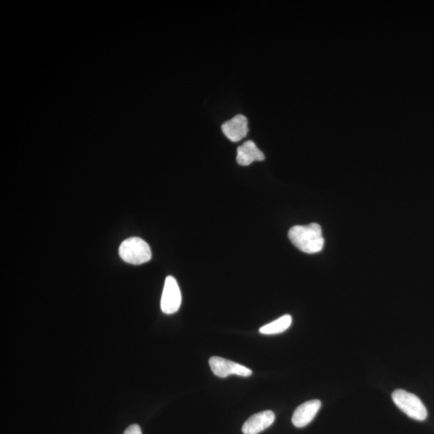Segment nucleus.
Listing matches in <instances>:
<instances>
[{"mask_svg": "<svg viewBox=\"0 0 434 434\" xmlns=\"http://www.w3.org/2000/svg\"><path fill=\"white\" fill-rule=\"evenodd\" d=\"M124 434H142L141 428L139 425H131L124 431Z\"/></svg>", "mask_w": 434, "mask_h": 434, "instance_id": "9b49d317", "label": "nucleus"}, {"mask_svg": "<svg viewBox=\"0 0 434 434\" xmlns=\"http://www.w3.org/2000/svg\"><path fill=\"white\" fill-rule=\"evenodd\" d=\"M392 398L395 405L408 417L416 421H425L428 412L420 398L412 393L402 390L392 392Z\"/></svg>", "mask_w": 434, "mask_h": 434, "instance_id": "f03ea898", "label": "nucleus"}, {"mask_svg": "<svg viewBox=\"0 0 434 434\" xmlns=\"http://www.w3.org/2000/svg\"><path fill=\"white\" fill-rule=\"evenodd\" d=\"M181 292L177 281L168 276L165 280L161 299V310L163 313L172 315L177 312L181 305Z\"/></svg>", "mask_w": 434, "mask_h": 434, "instance_id": "20e7f679", "label": "nucleus"}, {"mask_svg": "<svg viewBox=\"0 0 434 434\" xmlns=\"http://www.w3.org/2000/svg\"><path fill=\"white\" fill-rule=\"evenodd\" d=\"M288 237L291 243L305 253H319L324 246L322 228L317 223L294 226L290 229Z\"/></svg>", "mask_w": 434, "mask_h": 434, "instance_id": "f257e3e1", "label": "nucleus"}, {"mask_svg": "<svg viewBox=\"0 0 434 434\" xmlns=\"http://www.w3.org/2000/svg\"><path fill=\"white\" fill-rule=\"evenodd\" d=\"M209 365L214 374L218 377L226 378L228 376L237 375L248 377L252 375V370L237 362H233L222 357L213 356L209 360Z\"/></svg>", "mask_w": 434, "mask_h": 434, "instance_id": "39448f33", "label": "nucleus"}, {"mask_svg": "<svg viewBox=\"0 0 434 434\" xmlns=\"http://www.w3.org/2000/svg\"><path fill=\"white\" fill-rule=\"evenodd\" d=\"M275 421V415L270 410L260 412L250 417L242 426L244 434H258L267 430Z\"/></svg>", "mask_w": 434, "mask_h": 434, "instance_id": "6e6552de", "label": "nucleus"}, {"mask_svg": "<svg viewBox=\"0 0 434 434\" xmlns=\"http://www.w3.org/2000/svg\"><path fill=\"white\" fill-rule=\"evenodd\" d=\"M291 324H292V317L290 315H285L272 323L263 326L259 329V333L263 335L283 333L290 328Z\"/></svg>", "mask_w": 434, "mask_h": 434, "instance_id": "9d476101", "label": "nucleus"}, {"mask_svg": "<svg viewBox=\"0 0 434 434\" xmlns=\"http://www.w3.org/2000/svg\"><path fill=\"white\" fill-rule=\"evenodd\" d=\"M322 406L319 400H312L303 403L296 408L293 417L292 423L295 427H305L314 420Z\"/></svg>", "mask_w": 434, "mask_h": 434, "instance_id": "423d86ee", "label": "nucleus"}, {"mask_svg": "<svg viewBox=\"0 0 434 434\" xmlns=\"http://www.w3.org/2000/svg\"><path fill=\"white\" fill-rule=\"evenodd\" d=\"M119 255L124 262L132 265L144 264L152 256L149 244L140 237L125 240L119 247Z\"/></svg>", "mask_w": 434, "mask_h": 434, "instance_id": "7ed1b4c3", "label": "nucleus"}, {"mask_svg": "<svg viewBox=\"0 0 434 434\" xmlns=\"http://www.w3.org/2000/svg\"><path fill=\"white\" fill-rule=\"evenodd\" d=\"M224 135L233 142L241 141L249 132L248 120L246 117L238 115L222 125Z\"/></svg>", "mask_w": 434, "mask_h": 434, "instance_id": "0eeeda50", "label": "nucleus"}, {"mask_svg": "<svg viewBox=\"0 0 434 434\" xmlns=\"http://www.w3.org/2000/svg\"><path fill=\"white\" fill-rule=\"evenodd\" d=\"M263 152L258 149L255 142L251 140L244 142L237 148V162L239 165L249 166L256 161H263Z\"/></svg>", "mask_w": 434, "mask_h": 434, "instance_id": "1a4fd4ad", "label": "nucleus"}]
</instances>
